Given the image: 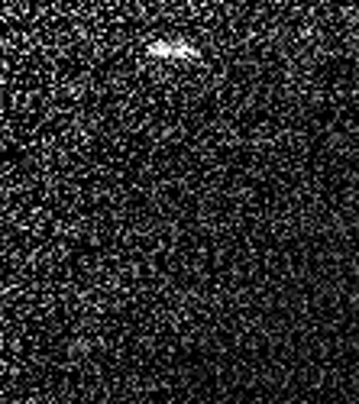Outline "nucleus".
I'll return each instance as SVG.
<instances>
[{"mask_svg":"<svg viewBox=\"0 0 359 404\" xmlns=\"http://www.w3.org/2000/svg\"><path fill=\"white\" fill-rule=\"evenodd\" d=\"M149 52L159 58H194L198 56V49L188 42V39L175 36V39H156L152 46H149Z\"/></svg>","mask_w":359,"mask_h":404,"instance_id":"1","label":"nucleus"}]
</instances>
